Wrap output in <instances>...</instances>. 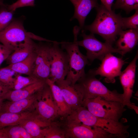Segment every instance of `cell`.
I'll return each instance as SVG.
<instances>
[{
  "label": "cell",
  "instance_id": "obj_36",
  "mask_svg": "<svg viewBox=\"0 0 138 138\" xmlns=\"http://www.w3.org/2000/svg\"><path fill=\"white\" fill-rule=\"evenodd\" d=\"M0 5L5 6V5L3 3V0H0Z\"/></svg>",
  "mask_w": 138,
  "mask_h": 138
},
{
  "label": "cell",
  "instance_id": "obj_32",
  "mask_svg": "<svg viewBox=\"0 0 138 138\" xmlns=\"http://www.w3.org/2000/svg\"><path fill=\"white\" fill-rule=\"evenodd\" d=\"M12 53V52L10 50L0 43V65Z\"/></svg>",
  "mask_w": 138,
  "mask_h": 138
},
{
  "label": "cell",
  "instance_id": "obj_17",
  "mask_svg": "<svg viewBox=\"0 0 138 138\" xmlns=\"http://www.w3.org/2000/svg\"><path fill=\"white\" fill-rule=\"evenodd\" d=\"M74 7V13L70 19L71 21L77 19L79 22V27L83 30L85 19L90 11L96 8L99 4L98 0H69Z\"/></svg>",
  "mask_w": 138,
  "mask_h": 138
},
{
  "label": "cell",
  "instance_id": "obj_2",
  "mask_svg": "<svg viewBox=\"0 0 138 138\" xmlns=\"http://www.w3.org/2000/svg\"><path fill=\"white\" fill-rule=\"evenodd\" d=\"M72 118L73 120L78 123L101 128L107 132L117 136L119 138H125L129 136L128 132V125H125L119 121L96 116L83 106L73 111Z\"/></svg>",
  "mask_w": 138,
  "mask_h": 138
},
{
  "label": "cell",
  "instance_id": "obj_23",
  "mask_svg": "<svg viewBox=\"0 0 138 138\" xmlns=\"http://www.w3.org/2000/svg\"><path fill=\"white\" fill-rule=\"evenodd\" d=\"M36 49L34 51L25 59L17 63L9 64L7 66L18 74L31 76L33 67L36 56Z\"/></svg>",
  "mask_w": 138,
  "mask_h": 138
},
{
  "label": "cell",
  "instance_id": "obj_24",
  "mask_svg": "<svg viewBox=\"0 0 138 138\" xmlns=\"http://www.w3.org/2000/svg\"><path fill=\"white\" fill-rule=\"evenodd\" d=\"M18 74L7 66L0 69V84L5 90L13 89L16 76Z\"/></svg>",
  "mask_w": 138,
  "mask_h": 138
},
{
  "label": "cell",
  "instance_id": "obj_28",
  "mask_svg": "<svg viewBox=\"0 0 138 138\" xmlns=\"http://www.w3.org/2000/svg\"><path fill=\"white\" fill-rule=\"evenodd\" d=\"M18 74L14 82L13 90H18L40 80L33 76L25 77Z\"/></svg>",
  "mask_w": 138,
  "mask_h": 138
},
{
  "label": "cell",
  "instance_id": "obj_27",
  "mask_svg": "<svg viewBox=\"0 0 138 138\" xmlns=\"http://www.w3.org/2000/svg\"><path fill=\"white\" fill-rule=\"evenodd\" d=\"M114 9H120L129 14L133 10L138 9V0H116L113 5Z\"/></svg>",
  "mask_w": 138,
  "mask_h": 138
},
{
  "label": "cell",
  "instance_id": "obj_10",
  "mask_svg": "<svg viewBox=\"0 0 138 138\" xmlns=\"http://www.w3.org/2000/svg\"><path fill=\"white\" fill-rule=\"evenodd\" d=\"M52 42H49L47 44L41 43L37 44L36 56L31 76L45 81L49 78L52 61L51 51Z\"/></svg>",
  "mask_w": 138,
  "mask_h": 138
},
{
  "label": "cell",
  "instance_id": "obj_12",
  "mask_svg": "<svg viewBox=\"0 0 138 138\" xmlns=\"http://www.w3.org/2000/svg\"><path fill=\"white\" fill-rule=\"evenodd\" d=\"M60 43L57 41L53 42L51 47L52 61L49 79L54 83L64 79L68 70V56L59 47Z\"/></svg>",
  "mask_w": 138,
  "mask_h": 138
},
{
  "label": "cell",
  "instance_id": "obj_6",
  "mask_svg": "<svg viewBox=\"0 0 138 138\" xmlns=\"http://www.w3.org/2000/svg\"><path fill=\"white\" fill-rule=\"evenodd\" d=\"M57 121L64 131L66 138H119L102 128L78 123L60 117Z\"/></svg>",
  "mask_w": 138,
  "mask_h": 138
},
{
  "label": "cell",
  "instance_id": "obj_25",
  "mask_svg": "<svg viewBox=\"0 0 138 138\" xmlns=\"http://www.w3.org/2000/svg\"><path fill=\"white\" fill-rule=\"evenodd\" d=\"M43 138H66L63 130L56 120L42 129Z\"/></svg>",
  "mask_w": 138,
  "mask_h": 138
},
{
  "label": "cell",
  "instance_id": "obj_31",
  "mask_svg": "<svg viewBox=\"0 0 138 138\" xmlns=\"http://www.w3.org/2000/svg\"><path fill=\"white\" fill-rule=\"evenodd\" d=\"M34 0H18L15 2L8 6V10L14 11L19 8L27 6H33Z\"/></svg>",
  "mask_w": 138,
  "mask_h": 138
},
{
  "label": "cell",
  "instance_id": "obj_5",
  "mask_svg": "<svg viewBox=\"0 0 138 138\" xmlns=\"http://www.w3.org/2000/svg\"><path fill=\"white\" fill-rule=\"evenodd\" d=\"M77 41L74 40L72 42L63 41L60 44L68 57V70L65 79L73 85L85 75V66L89 65L86 56L80 51Z\"/></svg>",
  "mask_w": 138,
  "mask_h": 138
},
{
  "label": "cell",
  "instance_id": "obj_9",
  "mask_svg": "<svg viewBox=\"0 0 138 138\" xmlns=\"http://www.w3.org/2000/svg\"><path fill=\"white\" fill-rule=\"evenodd\" d=\"M35 110L42 121L50 124L59 117L51 89L46 84L41 90L34 104Z\"/></svg>",
  "mask_w": 138,
  "mask_h": 138
},
{
  "label": "cell",
  "instance_id": "obj_33",
  "mask_svg": "<svg viewBox=\"0 0 138 138\" xmlns=\"http://www.w3.org/2000/svg\"><path fill=\"white\" fill-rule=\"evenodd\" d=\"M101 4L109 10H112V7L114 0H100Z\"/></svg>",
  "mask_w": 138,
  "mask_h": 138
},
{
  "label": "cell",
  "instance_id": "obj_21",
  "mask_svg": "<svg viewBox=\"0 0 138 138\" xmlns=\"http://www.w3.org/2000/svg\"><path fill=\"white\" fill-rule=\"evenodd\" d=\"M46 82L51 90L59 117H65L70 114L72 110L66 103L59 87L49 78L46 80Z\"/></svg>",
  "mask_w": 138,
  "mask_h": 138
},
{
  "label": "cell",
  "instance_id": "obj_34",
  "mask_svg": "<svg viewBox=\"0 0 138 138\" xmlns=\"http://www.w3.org/2000/svg\"><path fill=\"white\" fill-rule=\"evenodd\" d=\"M0 138H5L3 128L0 129Z\"/></svg>",
  "mask_w": 138,
  "mask_h": 138
},
{
  "label": "cell",
  "instance_id": "obj_30",
  "mask_svg": "<svg viewBox=\"0 0 138 138\" xmlns=\"http://www.w3.org/2000/svg\"><path fill=\"white\" fill-rule=\"evenodd\" d=\"M13 11L2 9L0 10V31L11 23L13 16Z\"/></svg>",
  "mask_w": 138,
  "mask_h": 138
},
{
  "label": "cell",
  "instance_id": "obj_29",
  "mask_svg": "<svg viewBox=\"0 0 138 138\" xmlns=\"http://www.w3.org/2000/svg\"><path fill=\"white\" fill-rule=\"evenodd\" d=\"M122 29H138V9L134 14L128 17H122Z\"/></svg>",
  "mask_w": 138,
  "mask_h": 138
},
{
  "label": "cell",
  "instance_id": "obj_22",
  "mask_svg": "<svg viewBox=\"0 0 138 138\" xmlns=\"http://www.w3.org/2000/svg\"><path fill=\"white\" fill-rule=\"evenodd\" d=\"M50 124L42 121L37 117L24 120L19 125L25 129L32 138H43L41 128H45Z\"/></svg>",
  "mask_w": 138,
  "mask_h": 138
},
{
  "label": "cell",
  "instance_id": "obj_11",
  "mask_svg": "<svg viewBox=\"0 0 138 138\" xmlns=\"http://www.w3.org/2000/svg\"><path fill=\"white\" fill-rule=\"evenodd\" d=\"M101 62L98 68L90 70L88 72L95 76L100 75L105 77L106 82L114 83L115 78L119 76L121 73L122 67L126 63L125 60L109 53L105 56Z\"/></svg>",
  "mask_w": 138,
  "mask_h": 138
},
{
  "label": "cell",
  "instance_id": "obj_26",
  "mask_svg": "<svg viewBox=\"0 0 138 138\" xmlns=\"http://www.w3.org/2000/svg\"><path fill=\"white\" fill-rule=\"evenodd\" d=\"M6 138H32L25 129L18 125L3 128Z\"/></svg>",
  "mask_w": 138,
  "mask_h": 138
},
{
  "label": "cell",
  "instance_id": "obj_8",
  "mask_svg": "<svg viewBox=\"0 0 138 138\" xmlns=\"http://www.w3.org/2000/svg\"><path fill=\"white\" fill-rule=\"evenodd\" d=\"M28 38L39 40L40 37L27 32L19 21L12 22L0 31V42L12 52Z\"/></svg>",
  "mask_w": 138,
  "mask_h": 138
},
{
  "label": "cell",
  "instance_id": "obj_13",
  "mask_svg": "<svg viewBox=\"0 0 138 138\" xmlns=\"http://www.w3.org/2000/svg\"><path fill=\"white\" fill-rule=\"evenodd\" d=\"M138 58L137 51L134 58L128 65L119 76L120 79L122 87L123 104L125 106L134 110L138 112V107L130 101L132 97L133 87L134 84L136 67V62Z\"/></svg>",
  "mask_w": 138,
  "mask_h": 138
},
{
  "label": "cell",
  "instance_id": "obj_16",
  "mask_svg": "<svg viewBox=\"0 0 138 138\" xmlns=\"http://www.w3.org/2000/svg\"><path fill=\"white\" fill-rule=\"evenodd\" d=\"M46 84V81L40 80L19 89L6 90L2 93L0 98L3 100L13 101L23 99L41 90Z\"/></svg>",
  "mask_w": 138,
  "mask_h": 138
},
{
  "label": "cell",
  "instance_id": "obj_14",
  "mask_svg": "<svg viewBox=\"0 0 138 138\" xmlns=\"http://www.w3.org/2000/svg\"><path fill=\"white\" fill-rule=\"evenodd\" d=\"M55 83L60 88L66 103L72 111L82 106L83 96L76 84H73L65 79Z\"/></svg>",
  "mask_w": 138,
  "mask_h": 138
},
{
  "label": "cell",
  "instance_id": "obj_3",
  "mask_svg": "<svg viewBox=\"0 0 138 138\" xmlns=\"http://www.w3.org/2000/svg\"><path fill=\"white\" fill-rule=\"evenodd\" d=\"M76 83L82 92L83 100L99 96L123 104L122 94L119 93L116 90H110L96 78L95 76L88 72L85 74Z\"/></svg>",
  "mask_w": 138,
  "mask_h": 138
},
{
  "label": "cell",
  "instance_id": "obj_1",
  "mask_svg": "<svg viewBox=\"0 0 138 138\" xmlns=\"http://www.w3.org/2000/svg\"><path fill=\"white\" fill-rule=\"evenodd\" d=\"M95 8L97 14L94 21L90 25L84 26L82 31L98 34L105 42L112 45L122 30V17L120 13L108 10L101 4Z\"/></svg>",
  "mask_w": 138,
  "mask_h": 138
},
{
  "label": "cell",
  "instance_id": "obj_18",
  "mask_svg": "<svg viewBox=\"0 0 138 138\" xmlns=\"http://www.w3.org/2000/svg\"><path fill=\"white\" fill-rule=\"evenodd\" d=\"M116 42V48L124 55L131 51L137 44L138 29L122 30Z\"/></svg>",
  "mask_w": 138,
  "mask_h": 138
},
{
  "label": "cell",
  "instance_id": "obj_15",
  "mask_svg": "<svg viewBox=\"0 0 138 138\" xmlns=\"http://www.w3.org/2000/svg\"><path fill=\"white\" fill-rule=\"evenodd\" d=\"M42 89L23 99L15 101H3L0 106V114L4 113H20L34 110L35 103Z\"/></svg>",
  "mask_w": 138,
  "mask_h": 138
},
{
  "label": "cell",
  "instance_id": "obj_20",
  "mask_svg": "<svg viewBox=\"0 0 138 138\" xmlns=\"http://www.w3.org/2000/svg\"><path fill=\"white\" fill-rule=\"evenodd\" d=\"M37 117L35 110L20 113H2L0 114V129L8 126L19 125L24 120Z\"/></svg>",
  "mask_w": 138,
  "mask_h": 138
},
{
  "label": "cell",
  "instance_id": "obj_4",
  "mask_svg": "<svg viewBox=\"0 0 138 138\" xmlns=\"http://www.w3.org/2000/svg\"><path fill=\"white\" fill-rule=\"evenodd\" d=\"M82 106L96 116L117 122L126 110L122 103L99 96L83 100Z\"/></svg>",
  "mask_w": 138,
  "mask_h": 138
},
{
  "label": "cell",
  "instance_id": "obj_35",
  "mask_svg": "<svg viewBox=\"0 0 138 138\" xmlns=\"http://www.w3.org/2000/svg\"><path fill=\"white\" fill-rule=\"evenodd\" d=\"M5 90L3 87L0 84V95Z\"/></svg>",
  "mask_w": 138,
  "mask_h": 138
},
{
  "label": "cell",
  "instance_id": "obj_19",
  "mask_svg": "<svg viewBox=\"0 0 138 138\" xmlns=\"http://www.w3.org/2000/svg\"><path fill=\"white\" fill-rule=\"evenodd\" d=\"M37 45L31 39L27 38L9 55L6 60L7 63L13 64L25 59L35 51Z\"/></svg>",
  "mask_w": 138,
  "mask_h": 138
},
{
  "label": "cell",
  "instance_id": "obj_7",
  "mask_svg": "<svg viewBox=\"0 0 138 138\" xmlns=\"http://www.w3.org/2000/svg\"><path fill=\"white\" fill-rule=\"evenodd\" d=\"M81 36L83 37V40L77 41V43L78 46L84 47L86 50V56L89 65L95 59L101 61L105 56L108 53H116L122 56L124 55L117 49L113 48L112 45L99 40L93 33H90L87 35L85 31H82Z\"/></svg>",
  "mask_w": 138,
  "mask_h": 138
}]
</instances>
